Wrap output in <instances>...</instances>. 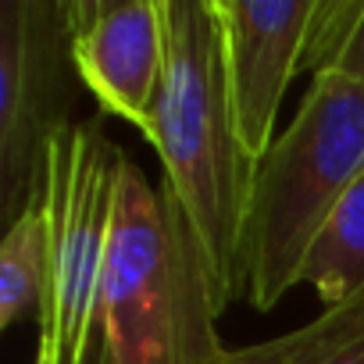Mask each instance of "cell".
<instances>
[{
    "mask_svg": "<svg viewBox=\"0 0 364 364\" xmlns=\"http://www.w3.org/2000/svg\"><path fill=\"white\" fill-rule=\"evenodd\" d=\"M164 75L146 139L164 168V200L186 225L215 318L247 286L243 229L254 182L222 54L215 0H161Z\"/></svg>",
    "mask_w": 364,
    "mask_h": 364,
    "instance_id": "cell-1",
    "label": "cell"
},
{
    "mask_svg": "<svg viewBox=\"0 0 364 364\" xmlns=\"http://www.w3.org/2000/svg\"><path fill=\"white\" fill-rule=\"evenodd\" d=\"M225 350L186 225L125 157L97 296L93 364H218Z\"/></svg>",
    "mask_w": 364,
    "mask_h": 364,
    "instance_id": "cell-2",
    "label": "cell"
},
{
    "mask_svg": "<svg viewBox=\"0 0 364 364\" xmlns=\"http://www.w3.org/2000/svg\"><path fill=\"white\" fill-rule=\"evenodd\" d=\"M360 175L364 86L325 72L307 90L289 129L254 164L243 264L247 300L257 311L300 286L311 243Z\"/></svg>",
    "mask_w": 364,
    "mask_h": 364,
    "instance_id": "cell-3",
    "label": "cell"
},
{
    "mask_svg": "<svg viewBox=\"0 0 364 364\" xmlns=\"http://www.w3.org/2000/svg\"><path fill=\"white\" fill-rule=\"evenodd\" d=\"M125 154L107 139L100 118L72 122L50 139L43 178V218L50 240V307L40 350L61 364H93L97 296L114 222Z\"/></svg>",
    "mask_w": 364,
    "mask_h": 364,
    "instance_id": "cell-4",
    "label": "cell"
},
{
    "mask_svg": "<svg viewBox=\"0 0 364 364\" xmlns=\"http://www.w3.org/2000/svg\"><path fill=\"white\" fill-rule=\"evenodd\" d=\"M68 0H0V211L43 204L50 139L72 125Z\"/></svg>",
    "mask_w": 364,
    "mask_h": 364,
    "instance_id": "cell-5",
    "label": "cell"
},
{
    "mask_svg": "<svg viewBox=\"0 0 364 364\" xmlns=\"http://www.w3.org/2000/svg\"><path fill=\"white\" fill-rule=\"evenodd\" d=\"M68 26L79 82L146 136L164 75L161 0H68Z\"/></svg>",
    "mask_w": 364,
    "mask_h": 364,
    "instance_id": "cell-6",
    "label": "cell"
},
{
    "mask_svg": "<svg viewBox=\"0 0 364 364\" xmlns=\"http://www.w3.org/2000/svg\"><path fill=\"white\" fill-rule=\"evenodd\" d=\"M222 22L225 82L240 139L254 161L275 143V118L300 72L304 29L314 0H215Z\"/></svg>",
    "mask_w": 364,
    "mask_h": 364,
    "instance_id": "cell-7",
    "label": "cell"
},
{
    "mask_svg": "<svg viewBox=\"0 0 364 364\" xmlns=\"http://www.w3.org/2000/svg\"><path fill=\"white\" fill-rule=\"evenodd\" d=\"M300 286H311L325 311L364 296V175L336 204L325 229L311 243Z\"/></svg>",
    "mask_w": 364,
    "mask_h": 364,
    "instance_id": "cell-8",
    "label": "cell"
},
{
    "mask_svg": "<svg viewBox=\"0 0 364 364\" xmlns=\"http://www.w3.org/2000/svg\"><path fill=\"white\" fill-rule=\"evenodd\" d=\"M50 307V240L43 204L26 208L0 243V328L26 318L47 321Z\"/></svg>",
    "mask_w": 364,
    "mask_h": 364,
    "instance_id": "cell-9",
    "label": "cell"
},
{
    "mask_svg": "<svg viewBox=\"0 0 364 364\" xmlns=\"http://www.w3.org/2000/svg\"><path fill=\"white\" fill-rule=\"evenodd\" d=\"M364 343V296L343 307H328L314 321L240 350H225L218 364H332Z\"/></svg>",
    "mask_w": 364,
    "mask_h": 364,
    "instance_id": "cell-10",
    "label": "cell"
},
{
    "mask_svg": "<svg viewBox=\"0 0 364 364\" xmlns=\"http://www.w3.org/2000/svg\"><path fill=\"white\" fill-rule=\"evenodd\" d=\"M360 15H364V0H314L307 29H304L300 72H311L314 79L332 72L336 61L343 58Z\"/></svg>",
    "mask_w": 364,
    "mask_h": 364,
    "instance_id": "cell-11",
    "label": "cell"
},
{
    "mask_svg": "<svg viewBox=\"0 0 364 364\" xmlns=\"http://www.w3.org/2000/svg\"><path fill=\"white\" fill-rule=\"evenodd\" d=\"M332 72L364 86V15H360V22H357V29H353V36H350V43H346V50H343V58L336 61Z\"/></svg>",
    "mask_w": 364,
    "mask_h": 364,
    "instance_id": "cell-12",
    "label": "cell"
},
{
    "mask_svg": "<svg viewBox=\"0 0 364 364\" xmlns=\"http://www.w3.org/2000/svg\"><path fill=\"white\" fill-rule=\"evenodd\" d=\"M332 364H364V343H360V346H353L350 353H343V357H336Z\"/></svg>",
    "mask_w": 364,
    "mask_h": 364,
    "instance_id": "cell-13",
    "label": "cell"
},
{
    "mask_svg": "<svg viewBox=\"0 0 364 364\" xmlns=\"http://www.w3.org/2000/svg\"><path fill=\"white\" fill-rule=\"evenodd\" d=\"M33 364H61V360H58L50 350H36V360H33Z\"/></svg>",
    "mask_w": 364,
    "mask_h": 364,
    "instance_id": "cell-14",
    "label": "cell"
}]
</instances>
